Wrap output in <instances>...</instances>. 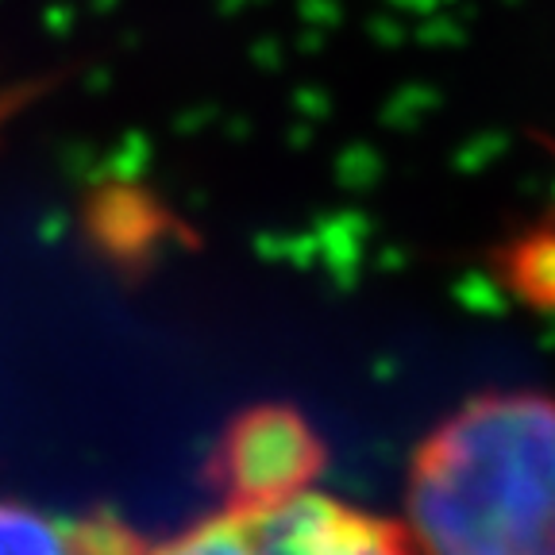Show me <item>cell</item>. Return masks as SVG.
<instances>
[{"label": "cell", "instance_id": "cell-2", "mask_svg": "<svg viewBox=\"0 0 555 555\" xmlns=\"http://www.w3.org/2000/svg\"><path fill=\"white\" fill-rule=\"evenodd\" d=\"M321 440L294 409L262 405L243 413L217 448V482L235 509L297 498L321 470Z\"/></svg>", "mask_w": 555, "mask_h": 555}, {"label": "cell", "instance_id": "cell-3", "mask_svg": "<svg viewBox=\"0 0 555 555\" xmlns=\"http://www.w3.org/2000/svg\"><path fill=\"white\" fill-rule=\"evenodd\" d=\"M262 555H409L393 525L305 490L278 505H259Z\"/></svg>", "mask_w": 555, "mask_h": 555}, {"label": "cell", "instance_id": "cell-1", "mask_svg": "<svg viewBox=\"0 0 555 555\" xmlns=\"http://www.w3.org/2000/svg\"><path fill=\"white\" fill-rule=\"evenodd\" d=\"M421 555H555V401L494 393L463 405L409 475Z\"/></svg>", "mask_w": 555, "mask_h": 555}, {"label": "cell", "instance_id": "cell-4", "mask_svg": "<svg viewBox=\"0 0 555 555\" xmlns=\"http://www.w3.org/2000/svg\"><path fill=\"white\" fill-rule=\"evenodd\" d=\"M0 555H96L86 529L62 525L27 505L0 502Z\"/></svg>", "mask_w": 555, "mask_h": 555}]
</instances>
